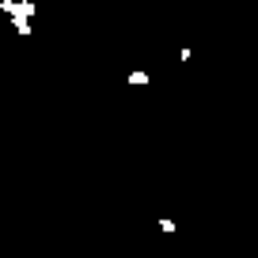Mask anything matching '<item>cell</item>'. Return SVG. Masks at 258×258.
Returning <instances> with one entry per match:
<instances>
[{
  "mask_svg": "<svg viewBox=\"0 0 258 258\" xmlns=\"http://www.w3.org/2000/svg\"><path fill=\"white\" fill-rule=\"evenodd\" d=\"M125 84H129V88H148V84H152V76H148L145 69H137V73L125 76Z\"/></svg>",
  "mask_w": 258,
  "mask_h": 258,
  "instance_id": "7a4b0ae2",
  "label": "cell"
},
{
  "mask_svg": "<svg viewBox=\"0 0 258 258\" xmlns=\"http://www.w3.org/2000/svg\"><path fill=\"white\" fill-rule=\"evenodd\" d=\"M0 12H4V16H12L16 34H23V38H31V34H34V27H31L34 0H0Z\"/></svg>",
  "mask_w": 258,
  "mask_h": 258,
  "instance_id": "6da1fadb",
  "label": "cell"
}]
</instances>
